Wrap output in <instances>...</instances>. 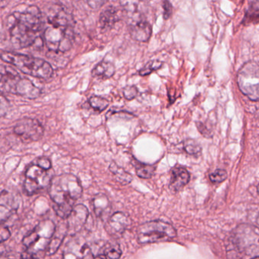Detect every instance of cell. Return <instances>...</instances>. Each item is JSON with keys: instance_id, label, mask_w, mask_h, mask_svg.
Returning a JSON list of instances; mask_svg holds the SVG:
<instances>
[{"instance_id": "obj_12", "label": "cell", "mask_w": 259, "mask_h": 259, "mask_svg": "<svg viewBox=\"0 0 259 259\" xmlns=\"http://www.w3.org/2000/svg\"><path fill=\"white\" fill-rule=\"evenodd\" d=\"M91 248L84 242L77 239L68 241L64 250L63 259H94Z\"/></svg>"}, {"instance_id": "obj_25", "label": "cell", "mask_w": 259, "mask_h": 259, "mask_svg": "<svg viewBox=\"0 0 259 259\" xmlns=\"http://www.w3.org/2000/svg\"><path fill=\"white\" fill-rule=\"evenodd\" d=\"M89 104L94 110L102 112L109 107V102L103 97L94 96L90 98Z\"/></svg>"}, {"instance_id": "obj_22", "label": "cell", "mask_w": 259, "mask_h": 259, "mask_svg": "<svg viewBox=\"0 0 259 259\" xmlns=\"http://www.w3.org/2000/svg\"><path fill=\"white\" fill-rule=\"evenodd\" d=\"M121 7L131 16H138L141 15L144 9L143 0H121Z\"/></svg>"}, {"instance_id": "obj_24", "label": "cell", "mask_w": 259, "mask_h": 259, "mask_svg": "<svg viewBox=\"0 0 259 259\" xmlns=\"http://www.w3.org/2000/svg\"><path fill=\"white\" fill-rule=\"evenodd\" d=\"M103 253L110 259H119L122 252L118 243H107L103 246Z\"/></svg>"}, {"instance_id": "obj_40", "label": "cell", "mask_w": 259, "mask_h": 259, "mask_svg": "<svg viewBox=\"0 0 259 259\" xmlns=\"http://www.w3.org/2000/svg\"><path fill=\"white\" fill-rule=\"evenodd\" d=\"M258 225H259V215H258Z\"/></svg>"}, {"instance_id": "obj_38", "label": "cell", "mask_w": 259, "mask_h": 259, "mask_svg": "<svg viewBox=\"0 0 259 259\" xmlns=\"http://www.w3.org/2000/svg\"><path fill=\"white\" fill-rule=\"evenodd\" d=\"M94 259H107L105 255H98L97 256L94 257Z\"/></svg>"}, {"instance_id": "obj_14", "label": "cell", "mask_w": 259, "mask_h": 259, "mask_svg": "<svg viewBox=\"0 0 259 259\" xmlns=\"http://www.w3.org/2000/svg\"><path fill=\"white\" fill-rule=\"evenodd\" d=\"M131 223V219L127 214L118 211L109 218L106 225V230L109 235L117 238L124 234Z\"/></svg>"}, {"instance_id": "obj_43", "label": "cell", "mask_w": 259, "mask_h": 259, "mask_svg": "<svg viewBox=\"0 0 259 259\" xmlns=\"http://www.w3.org/2000/svg\"><path fill=\"white\" fill-rule=\"evenodd\" d=\"M0 255H1V252H0Z\"/></svg>"}, {"instance_id": "obj_39", "label": "cell", "mask_w": 259, "mask_h": 259, "mask_svg": "<svg viewBox=\"0 0 259 259\" xmlns=\"http://www.w3.org/2000/svg\"><path fill=\"white\" fill-rule=\"evenodd\" d=\"M256 7H257V10L259 11V0H257L256 1Z\"/></svg>"}, {"instance_id": "obj_9", "label": "cell", "mask_w": 259, "mask_h": 259, "mask_svg": "<svg viewBox=\"0 0 259 259\" xmlns=\"http://www.w3.org/2000/svg\"><path fill=\"white\" fill-rule=\"evenodd\" d=\"M51 180L48 170H44L37 164H31L26 170L24 191L28 196H32L50 186Z\"/></svg>"}, {"instance_id": "obj_19", "label": "cell", "mask_w": 259, "mask_h": 259, "mask_svg": "<svg viewBox=\"0 0 259 259\" xmlns=\"http://www.w3.org/2000/svg\"><path fill=\"white\" fill-rule=\"evenodd\" d=\"M119 20V14L118 11L115 7L107 8L105 9L100 17V25L103 29L112 28L114 24Z\"/></svg>"}, {"instance_id": "obj_29", "label": "cell", "mask_w": 259, "mask_h": 259, "mask_svg": "<svg viewBox=\"0 0 259 259\" xmlns=\"http://www.w3.org/2000/svg\"><path fill=\"white\" fill-rule=\"evenodd\" d=\"M228 178V173L223 169H218L209 175V179L214 184H219L226 181Z\"/></svg>"}, {"instance_id": "obj_31", "label": "cell", "mask_w": 259, "mask_h": 259, "mask_svg": "<svg viewBox=\"0 0 259 259\" xmlns=\"http://www.w3.org/2000/svg\"><path fill=\"white\" fill-rule=\"evenodd\" d=\"M35 164H37L38 166H39V167H42V169L46 170H50L52 167L51 161H50L48 158H46V157H40V158H37Z\"/></svg>"}, {"instance_id": "obj_23", "label": "cell", "mask_w": 259, "mask_h": 259, "mask_svg": "<svg viewBox=\"0 0 259 259\" xmlns=\"http://www.w3.org/2000/svg\"><path fill=\"white\" fill-rule=\"evenodd\" d=\"M66 231H68L67 227L65 229H62H62L57 230V228H56L54 235L52 237L51 240H50V243H49L48 246H47V255H52L57 252L58 249H59L61 244H62V241H63L64 238H65Z\"/></svg>"}, {"instance_id": "obj_4", "label": "cell", "mask_w": 259, "mask_h": 259, "mask_svg": "<svg viewBox=\"0 0 259 259\" xmlns=\"http://www.w3.org/2000/svg\"><path fill=\"white\" fill-rule=\"evenodd\" d=\"M0 57L4 62L11 64L32 77L48 80L53 76V69L47 61L20 53L3 52Z\"/></svg>"}, {"instance_id": "obj_7", "label": "cell", "mask_w": 259, "mask_h": 259, "mask_svg": "<svg viewBox=\"0 0 259 259\" xmlns=\"http://www.w3.org/2000/svg\"><path fill=\"white\" fill-rule=\"evenodd\" d=\"M56 229V225L53 221H42L24 237L23 244L27 248V250L35 253L45 250L54 235Z\"/></svg>"}, {"instance_id": "obj_35", "label": "cell", "mask_w": 259, "mask_h": 259, "mask_svg": "<svg viewBox=\"0 0 259 259\" xmlns=\"http://www.w3.org/2000/svg\"><path fill=\"white\" fill-rule=\"evenodd\" d=\"M107 0H87L88 5L93 9H98L106 3Z\"/></svg>"}, {"instance_id": "obj_30", "label": "cell", "mask_w": 259, "mask_h": 259, "mask_svg": "<svg viewBox=\"0 0 259 259\" xmlns=\"http://www.w3.org/2000/svg\"><path fill=\"white\" fill-rule=\"evenodd\" d=\"M124 98L127 100H132L138 95V89L136 86H127L123 90Z\"/></svg>"}, {"instance_id": "obj_33", "label": "cell", "mask_w": 259, "mask_h": 259, "mask_svg": "<svg viewBox=\"0 0 259 259\" xmlns=\"http://www.w3.org/2000/svg\"><path fill=\"white\" fill-rule=\"evenodd\" d=\"M11 237V232L6 226H0V243L9 240Z\"/></svg>"}, {"instance_id": "obj_20", "label": "cell", "mask_w": 259, "mask_h": 259, "mask_svg": "<svg viewBox=\"0 0 259 259\" xmlns=\"http://www.w3.org/2000/svg\"><path fill=\"white\" fill-rule=\"evenodd\" d=\"M115 73V67L109 62H102L93 69L92 76L97 78L108 79L113 77Z\"/></svg>"}, {"instance_id": "obj_10", "label": "cell", "mask_w": 259, "mask_h": 259, "mask_svg": "<svg viewBox=\"0 0 259 259\" xmlns=\"http://www.w3.org/2000/svg\"><path fill=\"white\" fill-rule=\"evenodd\" d=\"M14 132L25 143L36 142L42 138L44 128L36 118H24L20 120L14 127Z\"/></svg>"}, {"instance_id": "obj_13", "label": "cell", "mask_w": 259, "mask_h": 259, "mask_svg": "<svg viewBox=\"0 0 259 259\" xmlns=\"http://www.w3.org/2000/svg\"><path fill=\"white\" fill-rule=\"evenodd\" d=\"M89 216V211L85 205L79 204L73 208L71 214L68 217V232L71 235L77 234L80 232V230L83 228Z\"/></svg>"}, {"instance_id": "obj_37", "label": "cell", "mask_w": 259, "mask_h": 259, "mask_svg": "<svg viewBox=\"0 0 259 259\" xmlns=\"http://www.w3.org/2000/svg\"><path fill=\"white\" fill-rule=\"evenodd\" d=\"M196 126H197V128L199 129V132L204 135V137H208V135H210L209 132H208V130L206 129V127H205L202 123L197 122L196 123Z\"/></svg>"}, {"instance_id": "obj_11", "label": "cell", "mask_w": 259, "mask_h": 259, "mask_svg": "<svg viewBox=\"0 0 259 259\" xmlns=\"http://www.w3.org/2000/svg\"><path fill=\"white\" fill-rule=\"evenodd\" d=\"M22 77L12 67L0 65V92L17 94Z\"/></svg>"}, {"instance_id": "obj_28", "label": "cell", "mask_w": 259, "mask_h": 259, "mask_svg": "<svg viewBox=\"0 0 259 259\" xmlns=\"http://www.w3.org/2000/svg\"><path fill=\"white\" fill-rule=\"evenodd\" d=\"M163 63L158 60H152L148 62L143 68L139 71V74L140 76H147L150 74L153 71L160 69L162 66Z\"/></svg>"}, {"instance_id": "obj_36", "label": "cell", "mask_w": 259, "mask_h": 259, "mask_svg": "<svg viewBox=\"0 0 259 259\" xmlns=\"http://www.w3.org/2000/svg\"><path fill=\"white\" fill-rule=\"evenodd\" d=\"M21 259H39L36 256L35 252H30L29 250H26L24 253L21 255Z\"/></svg>"}, {"instance_id": "obj_41", "label": "cell", "mask_w": 259, "mask_h": 259, "mask_svg": "<svg viewBox=\"0 0 259 259\" xmlns=\"http://www.w3.org/2000/svg\"><path fill=\"white\" fill-rule=\"evenodd\" d=\"M252 259H259V258H252Z\"/></svg>"}, {"instance_id": "obj_27", "label": "cell", "mask_w": 259, "mask_h": 259, "mask_svg": "<svg viewBox=\"0 0 259 259\" xmlns=\"http://www.w3.org/2000/svg\"><path fill=\"white\" fill-rule=\"evenodd\" d=\"M155 167L151 164H140L137 166L136 173L139 178L143 179H150L155 174Z\"/></svg>"}, {"instance_id": "obj_32", "label": "cell", "mask_w": 259, "mask_h": 259, "mask_svg": "<svg viewBox=\"0 0 259 259\" xmlns=\"http://www.w3.org/2000/svg\"><path fill=\"white\" fill-rule=\"evenodd\" d=\"M163 9H164V19H168L172 15V11H173V8H172L171 4L168 0H164V3H163Z\"/></svg>"}, {"instance_id": "obj_3", "label": "cell", "mask_w": 259, "mask_h": 259, "mask_svg": "<svg viewBox=\"0 0 259 259\" xmlns=\"http://www.w3.org/2000/svg\"><path fill=\"white\" fill-rule=\"evenodd\" d=\"M83 188L78 178L71 174H62L51 180L49 193L54 202L55 211L59 217L68 219L74 203L81 196Z\"/></svg>"}, {"instance_id": "obj_5", "label": "cell", "mask_w": 259, "mask_h": 259, "mask_svg": "<svg viewBox=\"0 0 259 259\" xmlns=\"http://www.w3.org/2000/svg\"><path fill=\"white\" fill-rule=\"evenodd\" d=\"M234 252L239 257L259 258V228L253 225H239L231 237Z\"/></svg>"}, {"instance_id": "obj_42", "label": "cell", "mask_w": 259, "mask_h": 259, "mask_svg": "<svg viewBox=\"0 0 259 259\" xmlns=\"http://www.w3.org/2000/svg\"><path fill=\"white\" fill-rule=\"evenodd\" d=\"M1 259H11V258H1Z\"/></svg>"}, {"instance_id": "obj_34", "label": "cell", "mask_w": 259, "mask_h": 259, "mask_svg": "<svg viewBox=\"0 0 259 259\" xmlns=\"http://www.w3.org/2000/svg\"><path fill=\"white\" fill-rule=\"evenodd\" d=\"M9 103L3 96L0 95V117L6 115L9 108Z\"/></svg>"}, {"instance_id": "obj_18", "label": "cell", "mask_w": 259, "mask_h": 259, "mask_svg": "<svg viewBox=\"0 0 259 259\" xmlns=\"http://www.w3.org/2000/svg\"><path fill=\"white\" fill-rule=\"evenodd\" d=\"M94 213L99 219H105L110 212L111 204L106 195L99 193L93 199Z\"/></svg>"}, {"instance_id": "obj_2", "label": "cell", "mask_w": 259, "mask_h": 259, "mask_svg": "<svg viewBox=\"0 0 259 259\" xmlns=\"http://www.w3.org/2000/svg\"><path fill=\"white\" fill-rule=\"evenodd\" d=\"M72 20L60 6H55L47 12V27L44 40L49 50L56 53H65L72 47L74 32Z\"/></svg>"}, {"instance_id": "obj_15", "label": "cell", "mask_w": 259, "mask_h": 259, "mask_svg": "<svg viewBox=\"0 0 259 259\" xmlns=\"http://www.w3.org/2000/svg\"><path fill=\"white\" fill-rule=\"evenodd\" d=\"M18 208L16 198L9 193L3 191L0 193V225L11 219Z\"/></svg>"}, {"instance_id": "obj_6", "label": "cell", "mask_w": 259, "mask_h": 259, "mask_svg": "<svg viewBox=\"0 0 259 259\" xmlns=\"http://www.w3.org/2000/svg\"><path fill=\"white\" fill-rule=\"evenodd\" d=\"M176 237L175 228L160 220L146 222L140 225L137 231V240L140 244L170 241Z\"/></svg>"}, {"instance_id": "obj_8", "label": "cell", "mask_w": 259, "mask_h": 259, "mask_svg": "<svg viewBox=\"0 0 259 259\" xmlns=\"http://www.w3.org/2000/svg\"><path fill=\"white\" fill-rule=\"evenodd\" d=\"M240 91L252 101L259 102V64L250 61L242 66L237 74Z\"/></svg>"}, {"instance_id": "obj_16", "label": "cell", "mask_w": 259, "mask_h": 259, "mask_svg": "<svg viewBox=\"0 0 259 259\" xmlns=\"http://www.w3.org/2000/svg\"><path fill=\"white\" fill-rule=\"evenodd\" d=\"M190 175L185 167L176 166L170 170L169 188L171 191L178 192L182 190L190 182Z\"/></svg>"}, {"instance_id": "obj_1", "label": "cell", "mask_w": 259, "mask_h": 259, "mask_svg": "<svg viewBox=\"0 0 259 259\" xmlns=\"http://www.w3.org/2000/svg\"><path fill=\"white\" fill-rule=\"evenodd\" d=\"M44 27L42 13L36 6L13 12L6 20L9 41L15 49L27 48L37 44L41 40L39 34Z\"/></svg>"}, {"instance_id": "obj_21", "label": "cell", "mask_w": 259, "mask_h": 259, "mask_svg": "<svg viewBox=\"0 0 259 259\" xmlns=\"http://www.w3.org/2000/svg\"><path fill=\"white\" fill-rule=\"evenodd\" d=\"M109 170L113 175L115 179L122 185H127L132 182V175L114 161L109 165Z\"/></svg>"}, {"instance_id": "obj_26", "label": "cell", "mask_w": 259, "mask_h": 259, "mask_svg": "<svg viewBox=\"0 0 259 259\" xmlns=\"http://www.w3.org/2000/svg\"><path fill=\"white\" fill-rule=\"evenodd\" d=\"M183 149L186 153L190 155H194V156L200 155L201 152H202L201 146L195 140H190V139L183 142Z\"/></svg>"}, {"instance_id": "obj_17", "label": "cell", "mask_w": 259, "mask_h": 259, "mask_svg": "<svg viewBox=\"0 0 259 259\" xmlns=\"http://www.w3.org/2000/svg\"><path fill=\"white\" fill-rule=\"evenodd\" d=\"M129 31L134 40L147 42L152 34V27L147 21L138 20L130 25Z\"/></svg>"}]
</instances>
